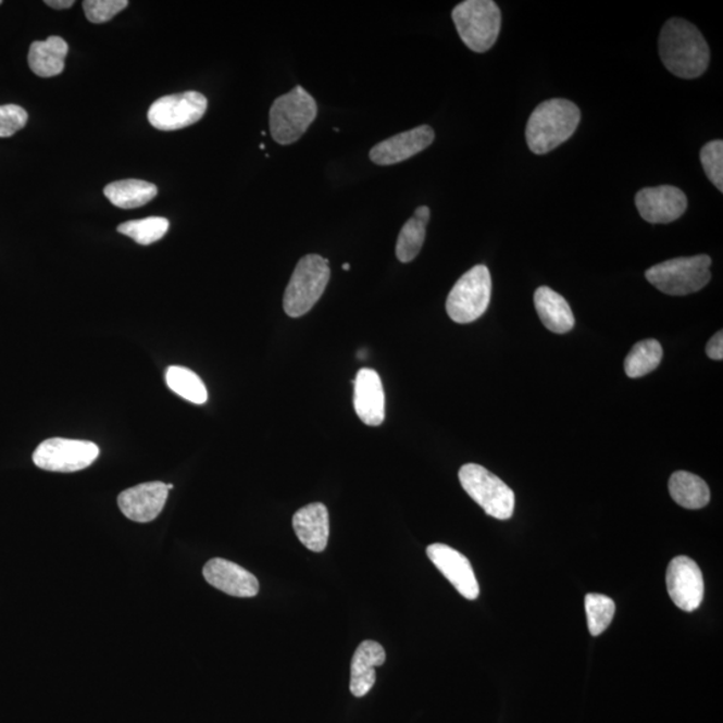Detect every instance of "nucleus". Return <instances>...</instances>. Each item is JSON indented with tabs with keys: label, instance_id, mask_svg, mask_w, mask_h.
<instances>
[{
	"label": "nucleus",
	"instance_id": "nucleus-15",
	"mask_svg": "<svg viewBox=\"0 0 723 723\" xmlns=\"http://www.w3.org/2000/svg\"><path fill=\"white\" fill-rule=\"evenodd\" d=\"M167 495H170V490H167L166 484L145 483L124 490L119 496V507L132 522L150 523L163 511Z\"/></svg>",
	"mask_w": 723,
	"mask_h": 723
},
{
	"label": "nucleus",
	"instance_id": "nucleus-22",
	"mask_svg": "<svg viewBox=\"0 0 723 723\" xmlns=\"http://www.w3.org/2000/svg\"><path fill=\"white\" fill-rule=\"evenodd\" d=\"M159 189L154 184L136 180H121L107 185L103 195L114 207L121 210H136L152 201L158 196Z\"/></svg>",
	"mask_w": 723,
	"mask_h": 723
},
{
	"label": "nucleus",
	"instance_id": "nucleus-5",
	"mask_svg": "<svg viewBox=\"0 0 723 723\" xmlns=\"http://www.w3.org/2000/svg\"><path fill=\"white\" fill-rule=\"evenodd\" d=\"M317 115V105L302 86L276 98L270 110V129L274 141L291 145L308 132Z\"/></svg>",
	"mask_w": 723,
	"mask_h": 723
},
{
	"label": "nucleus",
	"instance_id": "nucleus-35",
	"mask_svg": "<svg viewBox=\"0 0 723 723\" xmlns=\"http://www.w3.org/2000/svg\"><path fill=\"white\" fill-rule=\"evenodd\" d=\"M350 269H351V267H350V264H349V263H345V264H344V270H345V271H349Z\"/></svg>",
	"mask_w": 723,
	"mask_h": 723
},
{
	"label": "nucleus",
	"instance_id": "nucleus-16",
	"mask_svg": "<svg viewBox=\"0 0 723 723\" xmlns=\"http://www.w3.org/2000/svg\"><path fill=\"white\" fill-rule=\"evenodd\" d=\"M202 575L212 587L230 597L253 598L259 594L257 576L229 560L216 558L208 561Z\"/></svg>",
	"mask_w": 723,
	"mask_h": 723
},
{
	"label": "nucleus",
	"instance_id": "nucleus-8",
	"mask_svg": "<svg viewBox=\"0 0 723 723\" xmlns=\"http://www.w3.org/2000/svg\"><path fill=\"white\" fill-rule=\"evenodd\" d=\"M490 297V272L483 264L476 265L462 275L449 292L448 315L450 320L461 325L477 321L488 310Z\"/></svg>",
	"mask_w": 723,
	"mask_h": 723
},
{
	"label": "nucleus",
	"instance_id": "nucleus-13",
	"mask_svg": "<svg viewBox=\"0 0 723 723\" xmlns=\"http://www.w3.org/2000/svg\"><path fill=\"white\" fill-rule=\"evenodd\" d=\"M427 557L437 570L448 578L457 593L468 600L478 598L479 586L471 561L447 544L436 543L426 549Z\"/></svg>",
	"mask_w": 723,
	"mask_h": 723
},
{
	"label": "nucleus",
	"instance_id": "nucleus-37",
	"mask_svg": "<svg viewBox=\"0 0 723 723\" xmlns=\"http://www.w3.org/2000/svg\"><path fill=\"white\" fill-rule=\"evenodd\" d=\"M0 4H2V0H0Z\"/></svg>",
	"mask_w": 723,
	"mask_h": 723
},
{
	"label": "nucleus",
	"instance_id": "nucleus-33",
	"mask_svg": "<svg viewBox=\"0 0 723 723\" xmlns=\"http://www.w3.org/2000/svg\"><path fill=\"white\" fill-rule=\"evenodd\" d=\"M45 3L51 9L66 10L73 8L74 0H46Z\"/></svg>",
	"mask_w": 723,
	"mask_h": 723
},
{
	"label": "nucleus",
	"instance_id": "nucleus-34",
	"mask_svg": "<svg viewBox=\"0 0 723 723\" xmlns=\"http://www.w3.org/2000/svg\"><path fill=\"white\" fill-rule=\"evenodd\" d=\"M364 357H366V351H360V354H358V358H362V360H364Z\"/></svg>",
	"mask_w": 723,
	"mask_h": 723
},
{
	"label": "nucleus",
	"instance_id": "nucleus-23",
	"mask_svg": "<svg viewBox=\"0 0 723 723\" xmlns=\"http://www.w3.org/2000/svg\"><path fill=\"white\" fill-rule=\"evenodd\" d=\"M431 220V210L427 207H419L414 216L408 220L399 233L396 254L401 263H410L419 257L424 246L427 223Z\"/></svg>",
	"mask_w": 723,
	"mask_h": 723
},
{
	"label": "nucleus",
	"instance_id": "nucleus-27",
	"mask_svg": "<svg viewBox=\"0 0 723 723\" xmlns=\"http://www.w3.org/2000/svg\"><path fill=\"white\" fill-rule=\"evenodd\" d=\"M170 229V220L165 217H147L130 220V222L119 225V233L129 236L130 239L141 246L153 245L163 239Z\"/></svg>",
	"mask_w": 723,
	"mask_h": 723
},
{
	"label": "nucleus",
	"instance_id": "nucleus-11",
	"mask_svg": "<svg viewBox=\"0 0 723 723\" xmlns=\"http://www.w3.org/2000/svg\"><path fill=\"white\" fill-rule=\"evenodd\" d=\"M666 583L671 600L681 610L691 612L701 606L705 595L703 575L693 559L678 557L671 560Z\"/></svg>",
	"mask_w": 723,
	"mask_h": 723
},
{
	"label": "nucleus",
	"instance_id": "nucleus-10",
	"mask_svg": "<svg viewBox=\"0 0 723 723\" xmlns=\"http://www.w3.org/2000/svg\"><path fill=\"white\" fill-rule=\"evenodd\" d=\"M208 100L199 91H184L159 98L149 108L148 120L155 129L180 130L198 123L207 112Z\"/></svg>",
	"mask_w": 723,
	"mask_h": 723
},
{
	"label": "nucleus",
	"instance_id": "nucleus-14",
	"mask_svg": "<svg viewBox=\"0 0 723 723\" xmlns=\"http://www.w3.org/2000/svg\"><path fill=\"white\" fill-rule=\"evenodd\" d=\"M434 137H436V133L429 125H422L415 127V129L399 133V135L375 145L370 150V160L382 166L402 163V161L412 159L413 155L429 148Z\"/></svg>",
	"mask_w": 723,
	"mask_h": 723
},
{
	"label": "nucleus",
	"instance_id": "nucleus-12",
	"mask_svg": "<svg viewBox=\"0 0 723 723\" xmlns=\"http://www.w3.org/2000/svg\"><path fill=\"white\" fill-rule=\"evenodd\" d=\"M635 205L647 223L669 224L684 215L687 210V198L680 188L661 185L639 190L636 194Z\"/></svg>",
	"mask_w": 723,
	"mask_h": 723
},
{
	"label": "nucleus",
	"instance_id": "nucleus-20",
	"mask_svg": "<svg viewBox=\"0 0 723 723\" xmlns=\"http://www.w3.org/2000/svg\"><path fill=\"white\" fill-rule=\"evenodd\" d=\"M534 300L537 314L549 332L565 334L574 328V312L560 294L549 287H540L536 289Z\"/></svg>",
	"mask_w": 723,
	"mask_h": 723
},
{
	"label": "nucleus",
	"instance_id": "nucleus-25",
	"mask_svg": "<svg viewBox=\"0 0 723 723\" xmlns=\"http://www.w3.org/2000/svg\"><path fill=\"white\" fill-rule=\"evenodd\" d=\"M662 358L663 349L658 340H641L629 351L626 361H624V370H626L629 378L645 377L659 366Z\"/></svg>",
	"mask_w": 723,
	"mask_h": 723
},
{
	"label": "nucleus",
	"instance_id": "nucleus-36",
	"mask_svg": "<svg viewBox=\"0 0 723 723\" xmlns=\"http://www.w3.org/2000/svg\"><path fill=\"white\" fill-rule=\"evenodd\" d=\"M166 487H167V490H171V489H173V484H167Z\"/></svg>",
	"mask_w": 723,
	"mask_h": 723
},
{
	"label": "nucleus",
	"instance_id": "nucleus-18",
	"mask_svg": "<svg viewBox=\"0 0 723 723\" xmlns=\"http://www.w3.org/2000/svg\"><path fill=\"white\" fill-rule=\"evenodd\" d=\"M295 534L303 546L312 552L325 551L329 536L328 511L322 502L300 508L294 514Z\"/></svg>",
	"mask_w": 723,
	"mask_h": 723
},
{
	"label": "nucleus",
	"instance_id": "nucleus-21",
	"mask_svg": "<svg viewBox=\"0 0 723 723\" xmlns=\"http://www.w3.org/2000/svg\"><path fill=\"white\" fill-rule=\"evenodd\" d=\"M68 45L61 37H49L32 43L28 51V66L38 77L51 78L60 75L65 68Z\"/></svg>",
	"mask_w": 723,
	"mask_h": 723
},
{
	"label": "nucleus",
	"instance_id": "nucleus-26",
	"mask_svg": "<svg viewBox=\"0 0 723 723\" xmlns=\"http://www.w3.org/2000/svg\"><path fill=\"white\" fill-rule=\"evenodd\" d=\"M166 385L177 396L195 404L207 402L208 391L204 382L192 370L171 366L165 374Z\"/></svg>",
	"mask_w": 723,
	"mask_h": 723
},
{
	"label": "nucleus",
	"instance_id": "nucleus-28",
	"mask_svg": "<svg viewBox=\"0 0 723 723\" xmlns=\"http://www.w3.org/2000/svg\"><path fill=\"white\" fill-rule=\"evenodd\" d=\"M586 614L589 633L601 635L609 628L615 615V603L606 595L588 594L586 597Z\"/></svg>",
	"mask_w": 723,
	"mask_h": 723
},
{
	"label": "nucleus",
	"instance_id": "nucleus-9",
	"mask_svg": "<svg viewBox=\"0 0 723 723\" xmlns=\"http://www.w3.org/2000/svg\"><path fill=\"white\" fill-rule=\"evenodd\" d=\"M100 456L95 442L83 439H46L34 452L33 461L39 470L60 473L84 471Z\"/></svg>",
	"mask_w": 723,
	"mask_h": 723
},
{
	"label": "nucleus",
	"instance_id": "nucleus-7",
	"mask_svg": "<svg viewBox=\"0 0 723 723\" xmlns=\"http://www.w3.org/2000/svg\"><path fill=\"white\" fill-rule=\"evenodd\" d=\"M459 478L462 488L484 509L488 516L497 520L512 518L514 504H516L514 494L501 478L477 464L462 466Z\"/></svg>",
	"mask_w": 723,
	"mask_h": 723
},
{
	"label": "nucleus",
	"instance_id": "nucleus-6",
	"mask_svg": "<svg viewBox=\"0 0 723 723\" xmlns=\"http://www.w3.org/2000/svg\"><path fill=\"white\" fill-rule=\"evenodd\" d=\"M710 265L708 254L671 259L647 270L646 279L663 294L685 297L708 286L711 279Z\"/></svg>",
	"mask_w": 723,
	"mask_h": 723
},
{
	"label": "nucleus",
	"instance_id": "nucleus-17",
	"mask_svg": "<svg viewBox=\"0 0 723 723\" xmlns=\"http://www.w3.org/2000/svg\"><path fill=\"white\" fill-rule=\"evenodd\" d=\"M357 415L367 426H379L385 421V391L375 370L361 369L354 382Z\"/></svg>",
	"mask_w": 723,
	"mask_h": 723
},
{
	"label": "nucleus",
	"instance_id": "nucleus-4",
	"mask_svg": "<svg viewBox=\"0 0 723 723\" xmlns=\"http://www.w3.org/2000/svg\"><path fill=\"white\" fill-rule=\"evenodd\" d=\"M452 18L459 36L474 53L494 48L501 30V11L491 0H466L457 4Z\"/></svg>",
	"mask_w": 723,
	"mask_h": 723
},
{
	"label": "nucleus",
	"instance_id": "nucleus-32",
	"mask_svg": "<svg viewBox=\"0 0 723 723\" xmlns=\"http://www.w3.org/2000/svg\"><path fill=\"white\" fill-rule=\"evenodd\" d=\"M706 354L714 361H722L723 358V333L719 332L710 339L706 346Z\"/></svg>",
	"mask_w": 723,
	"mask_h": 723
},
{
	"label": "nucleus",
	"instance_id": "nucleus-30",
	"mask_svg": "<svg viewBox=\"0 0 723 723\" xmlns=\"http://www.w3.org/2000/svg\"><path fill=\"white\" fill-rule=\"evenodd\" d=\"M86 18L91 23H107L125 10L127 0H85L83 3Z\"/></svg>",
	"mask_w": 723,
	"mask_h": 723
},
{
	"label": "nucleus",
	"instance_id": "nucleus-19",
	"mask_svg": "<svg viewBox=\"0 0 723 723\" xmlns=\"http://www.w3.org/2000/svg\"><path fill=\"white\" fill-rule=\"evenodd\" d=\"M386 661V652L378 641L364 640L352 657L350 670V691L352 696L362 698L372 690L377 681L375 669Z\"/></svg>",
	"mask_w": 723,
	"mask_h": 723
},
{
	"label": "nucleus",
	"instance_id": "nucleus-31",
	"mask_svg": "<svg viewBox=\"0 0 723 723\" xmlns=\"http://www.w3.org/2000/svg\"><path fill=\"white\" fill-rule=\"evenodd\" d=\"M27 121L28 114L22 107L13 103L0 107V137L14 136L26 126Z\"/></svg>",
	"mask_w": 723,
	"mask_h": 723
},
{
	"label": "nucleus",
	"instance_id": "nucleus-24",
	"mask_svg": "<svg viewBox=\"0 0 723 723\" xmlns=\"http://www.w3.org/2000/svg\"><path fill=\"white\" fill-rule=\"evenodd\" d=\"M671 497L686 509H701L710 502V489L701 477L688 472H675L669 482Z\"/></svg>",
	"mask_w": 723,
	"mask_h": 723
},
{
	"label": "nucleus",
	"instance_id": "nucleus-2",
	"mask_svg": "<svg viewBox=\"0 0 723 723\" xmlns=\"http://www.w3.org/2000/svg\"><path fill=\"white\" fill-rule=\"evenodd\" d=\"M581 110L569 100H548L531 114L525 136L535 154H546L569 140L581 123Z\"/></svg>",
	"mask_w": 723,
	"mask_h": 723
},
{
	"label": "nucleus",
	"instance_id": "nucleus-3",
	"mask_svg": "<svg viewBox=\"0 0 723 723\" xmlns=\"http://www.w3.org/2000/svg\"><path fill=\"white\" fill-rule=\"evenodd\" d=\"M328 260L321 254H306L295 267L286 288L283 309L288 316L300 317L308 314L320 302L329 282Z\"/></svg>",
	"mask_w": 723,
	"mask_h": 723
},
{
	"label": "nucleus",
	"instance_id": "nucleus-29",
	"mask_svg": "<svg viewBox=\"0 0 723 723\" xmlns=\"http://www.w3.org/2000/svg\"><path fill=\"white\" fill-rule=\"evenodd\" d=\"M701 164L706 176L720 192H723V142L721 140L706 144L701 150Z\"/></svg>",
	"mask_w": 723,
	"mask_h": 723
},
{
	"label": "nucleus",
	"instance_id": "nucleus-1",
	"mask_svg": "<svg viewBox=\"0 0 723 723\" xmlns=\"http://www.w3.org/2000/svg\"><path fill=\"white\" fill-rule=\"evenodd\" d=\"M659 54L663 65L676 77H701L709 66L710 50L701 32L681 18L666 22L659 37Z\"/></svg>",
	"mask_w": 723,
	"mask_h": 723
}]
</instances>
